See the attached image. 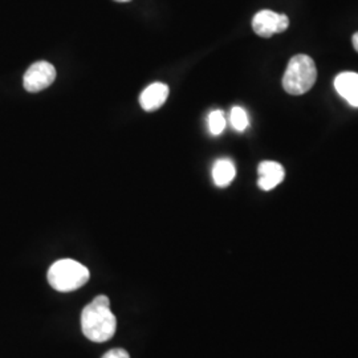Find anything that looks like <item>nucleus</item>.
Returning a JSON list of instances; mask_svg holds the SVG:
<instances>
[{"mask_svg":"<svg viewBox=\"0 0 358 358\" xmlns=\"http://www.w3.org/2000/svg\"><path fill=\"white\" fill-rule=\"evenodd\" d=\"M257 174H259L257 185L264 192L275 189L278 185L282 183L285 177L284 167L279 162H273V161L262 162L257 167Z\"/></svg>","mask_w":358,"mask_h":358,"instance_id":"nucleus-6","label":"nucleus"},{"mask_svg":"<svg viewBox=\"0 0 358 358\" xmlns=\"http://www.w3.org/2000/svg\"><path fill=\"white\" fill-rule=\"evenodd\" d=\"M226 128V118L222 110H214L208 115V129L211 134L219 136Z\"/></svg>","mask_w":358,"mask_h":358,"instance_id":"nucleus-11","label":"nucleus"},{"mask_svg":"<svg viewBox=\"0 0 358 358\" xmlns=\"http://www.w3.org/2000/svg\"><path fill=\"white\" fill-rule=\"evenodd\" d=\"M289 26L287 15L276 13L269 10H263L256 13L252 19V28L260 38H271L275 34H282Z\"/></svg>","mask_w":358,"mask_h":358,"instance_id":"nucleus-5","label":"nucleus"},{"mask_svg":"<svg viewBox=\"0 0 358 358\" xmlns=\"http://www.w3.org/2000/svg\"><path fill=\"white\" fill-rule=\"evenodd\" d=\"M230 122L231 127L238 131H244L247 129L250 122H248V115L243 108L234 106L231 109Z\"/></svg>","mask_w":358,"mask_h":358,"instance_id":"nucleus-10","label":"nucleus"},{"mask_svg":"<svg viewBox=\"0 0 358 358\" xmlns=\"http://www.w3.org/2000/svg\"><path fill=\"white\" fill-rule=\"evenodd\" d=\"M117 321L110 310V301L105 294L97 296L83 309L81 329L84 336L93 343H105L115 333Z\"/></svg>","mask_w":358,"mask_h":358,"instance_id":"nucleus-1","label":"nucleus"},{"mask_svg":"<svg viewBox=\"0 0 358 358\" xmlns=\"http://www.w3.org/2000/svg\"><path fill=\"white\" fill-rule=\"evenodd\" d=\"M56 80V69L48 62H38L27 69L23 85L27 92L38 93L47 90Z\"/></svg>","mask_w":358,"mask_h":358,"instance_id":"nucleus-4","label":"nucleus"},{"mask_svg":"<svg viewBox=\"0 0 358 358\" xmlns=\"http://www.w3.org/2000/svg\"><path fill=\"white\" fill-rule=\"evenodd\" d=\"M317 78V69L307 55L294 56L282 76V88L294 96H300L312 90Z\"/></svg>","mask_w":358,"mask_h":358,"instance_id":"nucleus-3","label":"nucleus"},{"mask_svg":"<svg viewBox=\"0 0 358 358\" xmlns=\"http://www.w3.org/2000/svg\"><path fill=\"white\" fill-rule=\"evenodd\" d=\"M236 170L229 159H219L213 167V179L219 187H226L234 180Z\"/></svg>","mask_w":358,"mask_h":358,"instance_id":"nucleus-9","label":"nucleus"},{"mask_svg":"<svg viewBox=\"0 0 358 358\" xmlns=\"http://www.w3.org/2000/svg\"><path fill=\"white\" fill-rule=\"evenodd\" d=\"M169 87L164 83H154L143 90L140 96V105L146 112H154L166 103Z\"/></svg>","mask_w":358,"mask_h":358,"instance_id":"nucleus-7","label":"nucleus"},{"mask_svg":"<svg viewBox=\"0 0 358 358\" xmlns=\"http://www.w3.org/2000/svg\"><path fill=\"white\" fill-rule=\"evenodd\" d=\"M353 47H355V50L358 52V32L353 35Z\"/></svg>","mask_w":358,"mask_h":358,"instance_id":"nucleus-13","label":"nucleus"},{"mask_svg":"<svg viewBox=\"0 0 358 358\" xmlns=\"http://www.w3.org/2000/svg\"><path fill=\"white\" fill-rule=\"evenodd\" d=\"M90 278V269L72 259L55 262L47 273L52 288L59 292H73L85 285Z\"/></svg>","mask_w":358,"mask_h":358,"instance_id":"nucleus-2","label":"nucleus"},{"mask_svg":"<svg viewBox=\"0 0 358 358\" xmlns=\"http://www.w3.org/2000/svg\"><path fill=\"white\" fill-rule=\"evenodd\" d=\"M101 358H130V356L125 349L115 348V349L106 352Z\"/></svg>","mask_w":358,"mask_h":358,"instance_id":"nucleus-12","label":"nucleus"},{"mask_svg":"<svg viewBox=\"0 0 358 358\" xmlns=\"http://www.w3.org/2000/svg\"><path fill=\"white\" fill-rule=\"evenodd\" d=\"M115 1H118V3H128L130 0H115Z\"/></svg>","mask_w":358,"mask_h":358,"instance_id":"nucleus-14","label":"nucleus"},{"mask_svg":"<svg viewBox=\"0 0 358 358\" xmlns=\"http://www.w3.org/2000/svg\"><path fill=\"white\" fill-rule=\"evenodd\" d=\"M334 88L337 93L345 99L352 106L358 108V73L343 72L334 80Z\"/></svg>","mask_w":358,"mask_h":358,"instance_id":"nucleus-8","label":"nucleus"}]
</instances>
